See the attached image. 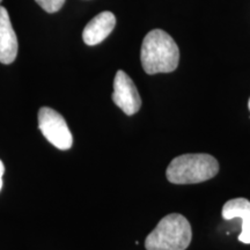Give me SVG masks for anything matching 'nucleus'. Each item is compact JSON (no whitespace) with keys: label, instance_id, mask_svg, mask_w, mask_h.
Instances as JSON below:
<instances>
[{"label":"nucleus","instance_id":"1","mask_svg":"<svg viewBox=\"0 0 250 250\" xmlns=\"http://www.w3.org/2000/svg\"><path fill=\"white\" fill-rule=\"evenodd\" d=\"M140 61L149 76L170 73L179 66L180 50L169 34L161 29L151 30L143 41Z\"/></svg>","mask_w":250,"mask_h":250},{"label":"nucleus","instance_id":"2","mask_svg":"<svg viewBox=\"0 0 250 250\" xmlns=\"http://www.w3.org/2000/svg\"><path fill=\"white\" fill-rule=\"evenodd\" d=\"M219 171L217 159L210 154H183L171 160L166 176L174 184H197L213 179Z\"/></svg>","mask_w":250,"mask_h":250},{"label":"nucleus","instance_id":"3","mask_svg":"<svg viewBox=\"0 0 250 250\" xmlns=\"http://www.w3.org/2000/svg\"><path fill=\"white\" fill-rule=\"evenodd\" d=\"M192 239V229L182 214L171 213L159 221L145 240L146 250H186Z\"/></svg>","mask_w":250,"mask_h":250},{"label":"nucleus","instance_id":"4","mask_svg":"<svg viewBox=\"0 0 250 250\" xmlns=\"http://www.w3.org/2000/svg\"><path fill=\"white\" fill-rule=\"evenodd\" d=\"M39 129L44 138L62 151L70 149L73 144V137L64 117L58 111L49 107H42L39 110Z\"/></svg>","mask_w":250,"mask_h":250},{"label":"nucleus","instance_id":"5","mask_svg":"<svg viewBox=\"0 0 250 250\" xmlns=\"http://www.w3.org/2000/svg\"><path fill=\"white\" fill-rule=\"evenodd\" d=\"M112 101L125 115L132 116L142 108V99L132 79L124 71H117L114 79Z\"/></svg>","mask_w":250,"mask_h":250},{"label":"nucleus","instance_id":"6","mask_svg":"<svg viewBox=\"0 0 250 250\" xmlns=\"http://www.w3.org/2000/svg\"><path fill=\"white\" fill-rule=\"evenodd\" d=\"M18 37L7 9L0 6V62L12 64L18 56Z\"/></svg>","mask_w":250,"mask_h":250},{"label":"nucleus","instance_id":"7","mask_svg":"<svg viewBox=\"0 0 250 250\" xmlns=\"http://www.w3.org/2000/svg\"><path fill=\"white\" fill-rule=\"evenodd\" d=\"M116 26V18L111 12H102L93 18L83 31V40L87 45H96L110 35Z\"/></svg>","mask_w":250,"mask_h":250},{"label":"nucleus","instance_id":"8","mask_svg":"<svg viewBox=\"0 0 250 250\" xmlns=\"http://www.w3.org/2000/svg\"><path fill=\"white\" fill-rule=\"evenodd\" d=\"M221 215L225 220L241 219L242 228L239 235V241L250 245V202L246 198H235L228 201L223 206Z\"/></svg>","mask_w":250,"mask_h":250},{"label":"nucleus","instance_id":"9","mask_svg":"<svg viewBox=\"0 0 250 250\" xmlns=\"http://www.w3.org/2000/svg\"><path fill=\"white\" fill-rule=\"evenodd\" d=\"M35 1L48 13H56L65 4V0H35Z\"/></svg>","mask_w":250,"mask_h":250},{"label":"nucleus","instance_id":"10","mask_svg":"<svg viewBox=\"0 0 250 250\" xmlns=\"http://www.w3.org/2000/svg\"><path fill=\"white\" fill-rule=\"evenodd\" d=\"M5 173V166L2 164V161L0 160V191H1V188H2V176H4Z\"/></svg>","mask_w":250,"mask_h":250},{"label":"nucleus","instance_id":"11","mask_svg":"<svg viewBox=\"0 0 250 250\" xmlns=\"http://www.w3.org/2000/svg\"><path fill=\"white\" fill-rule=\"evenodd\" d=\"M248 108H249V110H250V99H249V101H248Z\"/></svg>","mask_w":250,"mask_h":250},{"label":"nucleus","instance_id":"12","mask_svg":"<svg viewBox=\"0 0 250 250\" xmlns=\"http://www.w3.org/2000/svg\"><path fill=\"white\" fill-rule=\"evenodd\" d=\"M1 1H2V0H0V4H1Z\"/></svg>","mask_w":250,"mask_h":250}]
</instances>
